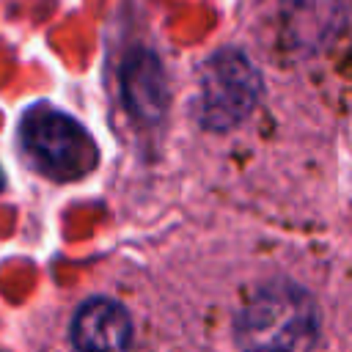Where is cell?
Masks as SVG:
<instances>
[{
    "label": "cell",
    "instance_id": "6da1fadb",
    "mask_svg": "<svg viewBox=\"0 0 352 352\" xmlns=\"http://www.w3.org/2000/svg\"><path fill=\"white\" fill-rule=\"evenodd\" d=\"M234 336L242 352H311L319 336L316 302L302 286L272 280L239 308Z\"/></svg>",
    "mask_w": 352,
    "mask_h": 352
},
{
    "label": "cell",
    "instance_id": "7a4b0ae2",
    "mask_svg": "<svg viewBox=\"0 0 352 352\" xmlns=\"http://www.w3.org/2000/svg\"><path fill=\"white\" fill-rule=\"evenodd\" d=\"M19 140L30 165L55 182L82 179L99 162V148L88 129L50 104H33L25 110Z\"/></svg>",
    "mask_w": 352,
    "mask_h": 352
},
{
    "label": "cell",
    "instance_id": "3957f363",
    "mask_svg": "<svg viewBox=\"0 0 352 352\" xmlns=\"http://www.w3.org/2000/svg\"><path fill=\"white\" fill-rule=\"evenodd\" d=\"M261 94L256 66L239 50H217L198 77V116L209 129H231L250 116Z\"/></svg>",
    "mask_w": 352,
    "mask_h": 352
},
{
    "label": "cell",
    "instance_id": "277c9868",
    "mask_svg": "<svg viewBox=\"0 0 352 352\" xmlns=\"http://www.w3.org/2000/svg\"><path fill=\"white\" fill-rule=\"evenodd\" d=\"M72 341L77 352H126L132 344V319L121 302L91 297L72 319Z\"/></svg>",
    "mask_w": 352,
    "mask_h": 352
},
{
    "label": "cell",
    "instance_id": "5b68a950",
    "mask_svg": "<svg viewBox=\"0 0 352 352\" xmlns=\"http://www.w3.org/2000/svg\"><path fill=\"white\" fill-rule=\"evenodd\" d=\"M121 94L129 113L146 124L157 121L165 110V74L148 50H135L121 66Z\"/></svg>",
    "mask_w": 352,
    "mask_h": 352
},
{
    "label": "cell",
    "instance_id": "8992f818",
    "mask_svg": "<svg viewBox=\"0 0 352 352\" xmlns=\"http://www.w3.org/2000/svg\"><path fill=\"white\" fill-rule=\"evenodd\" d=\"M0 190H3V173H0Z\"/></svg>",
    "mask_w": 352,
    "mask_h": 352
}]
</instances>
